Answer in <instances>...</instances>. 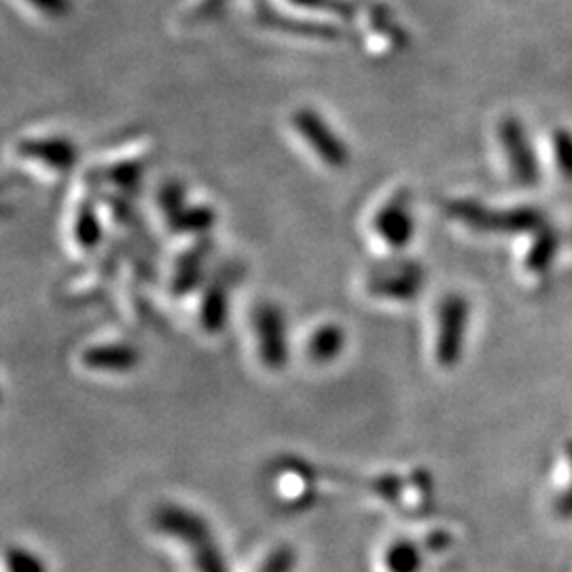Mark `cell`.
Returning <instances> with one entry per match:
<instances>
[{
  "label": "cell",
  "mask_w": 572,
  "mask_h": 572,
  "mask_svg": "<svg viewBox=\"0 0 572 572\" xmlns=\"http://www.w3.org/2000/svg\"><path fill=\"white\" fill-rule=\"evenodd\" d=\"M157 532L181 541L191 551V560L198 572H230L223 549L209 521L200 513L179 505H161L153 513Z\"/></svg>",
  "instance_id": "obj_1"
},
{
  "label": "cell",
  "mask_w": 572,
  "mask_h": 572,
  "mask_svg": "<svg viewBox=\"0 0 572 572\" xmlns=\"http://www.w3.org/2000/svg\"><path fill=\"white\" fill-rule=\"evenodd\" d=\"M445 212L456 223L481 234H534L545 227V216L537 209H488L475 200H452Z\"/></svg>",
  "instance_id": "obj_2"
},
{
  "label": "cell",
  "mask_w": 572,
  "mask_h": 572,
  "mask_svg": "<svg viewBox=\"0 0 572 572\" xmlns=\"http://www.w3.org/2000/svg\"><path fill=\"white\" fill-rule=\"evenodd\" d=\"M288 131L301 147L310 151L314 159L331 170L343 168L350 159L348 147L339 138L338 131L314 108H297L288 119Z\"/></svg>",
  "instance_id": "obj_3"
},
{
  "label": "cell",
  "mask_w": 572,
  "mask_h": 572,
  "mask_svg": "<svg viewBox=\"0 0 572 572\" xmlns=\"http://www.w3.org/2000/svg\"><path fill=\"white\" fill-rule=\"evenodd\" d=\"M470 306L458 293H449L437 308V336H435V361L443 369L460 363L467 343Z\"/></svg>",
  "instance_id": "obj_4"
},
{
  "label": "cell",
  "mask_w": 572,
  "mask_h": 572,
  "mask_svg": "<svg viewBox=\"0 0 572 572\" xmlns=\"http://www.w3.org/2000/svg\"><path fill=\"white\" fill-rule=\"evenodd\" d=\"M371 227L375 235L394 251H403L412 244L416 234V219L412 206V191L399 189L373 214Z\"/></svg>",
  "instance_id": "obj_5"
},
{
  "label": "cell",
  "mask_w": 572,
  "mask_h": 572,
  "mask_svg": "<svg viewBox=\"0 0 572 572\" xmlns=\"http://www.w3.org/2000/svg\"><path fill=\"white\" fill-rule=\"evenodd\" d=\"M426 283L424 269L414 261H392L378 265L367 276V290L375 297L392 301L416 299Z\"/></svg>",
  "instance_id": "obj_6"
},
{
  "label": "cell",
  "mask_w": 572,
  "mask_h": 572,
  "mask_svg": "<svg viewBox=\"0 0 572 572\" xmlns=\"http://www.w3.org/2000/svg\"><path fill=\"white\" fill-rule=\"evenodd\" d=\"M15 153L53 174H68L78 161L75 142L62 134H27L15 142Z\"/></svg>",
  "instance_id": "obj_7"
},
{
  "label": "cell",
  "mask_w": 572,
  "mask_h": 572,
  "mask_svg": "<svg viewBox=\"0 0 572 572\" xmlns=\"http://www.w3.org/2000/svg\"><path fill=\"white\" fill-rule=\"evenodd\" d=\"M253 327L257 333L261 363L272 371H280L288 363L286 318L280 306L263 301L253 313Z\"/></svg>",
  "instance_id": "obj_8"
},
{
  "label": "cell",
  "mask_w": 572,
  "mask_h": 572,
  "mask_svg": "<svg viewBox=\"0 0 572 572\" xmlns=\"http://www.w3.org/2000/svg\"><path fill=\"white\" fill-rule=\"evenodd\" d=\"M240 278H242V267L235 263L219 267V272L210 278L200 306V325L210 336L225 331L227 318H230L232 286L237 285Z\"/></svg>",
  "instance_id": "obj_9"
},
{
  "label": "cell",
  "mask_w": 572,
  "mask_h": 572,
  "mask_svg": "<svg viewBox=\"0 0 572 572\" xmlns=\"http://www.w3.org/2000/svg\"><path fill=\"white\" fill-rule=\"evenodd\" d=\"M498 138L509 161L513 181L521 187H534L541 179V170H539L534 149L530 145L528 131L521 126L520 119L516 117L502 119V124L498 126Z\"/></svg>",
  "instance_id": "obj_10"
},
{
  "label": "cell",
  "mask_w": 572,
  "mask_h": 572,
  "mask_svg": "<svg viewBox=\"0 0 572 572\" xmlns=\"http://www.w3.org/2000/svg\"><path fill=\"white\" fill-rule=\"evenodd\" d=\"M212 253V240L209 235H200L174 265V276H172V293L174 295H187L202 285L204 274H206V263Z\"/></svg>",
  "instance_id": "obj_11"
},
{
  "label": "cell",
  "mask_w": 572,
  "mask_h": 572,
  "mask_svg": "<svg viewBox=\"0 0 572 572\" xmlns=\"http://www.w3.org/2000/svg\"><path fill=\"white\" fill-rule=\"evenodd\" d=\"M81 361L92 371L126 373L140 363V352L130 343H98L81 354Z\"/></svg>",
  "instance_id": "obj_12"
},
{
  "label": "cell",
  "mask_w": 572,
  "mask_h": 572,
  "mask_svg": "<svg viewBox=\"0 0 572 572\" xmlns=\"http://www.w3.org/2000/svg\"><path fill=\"white\" fill-rule=\"evenodd\" d=\"M560 248V235L555 234L551 227H541L537 232V237L532 240L530 248L526 251L523 257V269L532 278H543L549 274V267L555 259V253Z\"/></svg>",
  "instance_id": "obj_13"
},
{
  "label": "cell",
  "mask_w": 572,
  "mask_h": 572,
  "mask_svg": "<svg viewBox=\"0 0 572 572\" xmlns=\"http://www.w3.org/2000/svg\"><path fill=\"white\" fill-rule=\"evenodd\" d=\"M346 348V333L336 322L320 325L308 341V357L316 364L333 363Z\"/></svg>",
  "instance_id": "obj_14"
},
{
  "label": "cell",
  "mask_w": 572,
  "mask_h": 572,
  "mask_svg": "<svg viewBox=\"0 0 572 572\" xmlns=\"http://www.w3.org/2000/svg\"><path fill=\"white\" fill-rule=\"evenodd\" d=\"M216 221L214 210L206 204H184L177 214L166 219V225L174 234L206 235Z\"/></svg>",
  "instance_id": "obj_15"
},
{
  "label": "cell",
  "mask_w": 572,
  "mask_h": 572,
  "mask_svg": "<svg viewBox=\"0 0 572 572\" xmlns=\"http://www.w3.org/2000/svg\"><path fill=\"white\" fill-rule=\"evenodd\" d=\"M75 240L83 251H94L103 242V223L94 202L83 200L75 216Z\"/></svg>",
  "instance_id": "obj_16"
},
{
  "label": "cell",
  "mask_w": 572,
  "mask_h": 572,
  "mask_svg": "<svg viewBox=\"0 0 572 572\" xmlns=\"http://www.w3.org/2000/svg\"><path fill=\"white\" fill-rule=\"evenodd\" d=\"M384 566L386 572H422L424 569L422 549L407 539L394 541L384 551Z\"/></svg>",
  "instance_id": "obj_17"
},
{
  "label": "cell",
  "mask_w": 572,
  "mask_h": 572,
  "mask_svg": "<svg viewBox=\"0 0 572 572\" xmlns=\"http://www.w3.org/2000/svg\"><path fill=\"white\" fill-rule=\"evenodd\" d=\"M551 147H553V159L560 174L572 182V131L564 128L553 131Z\"/></svg>",
  "instance_id": "obj_18"
},
{
  "label": "cell",
  "mask_w": 572,
  "mask_h": 572,
  "mask_svg": "<svg viewBox=\"0 0 572 572\" xmlns=\"http://www.w3.org/2000/svg\"><path fill=\"white\" fill-rule=\"evenodd\" d=\"M7 569L9 572H47L45 562L24 547L7 549Z\"/></svg>",
  "instance_id": "obj_19"
},
{
  "label": "cell",
  "mask_w": 572,
  "mask_h": 572,
  "mask_svg": "<svg viewBox=\"0 0 572 572\" xmlns=\"http://www.w3.org/2000/svg\"><path fill=\"white\" fill-rule=\"evenodd\" d=\"M295 566H297L295 547L280 545L267 555V560L263 562L259 572H293Z\"/></svg>",
  "instance_id": "obj_20"
},
{
  "label": "cell",
  "mask_w": 572,
  "mask_h": 572,
  "mask_svg": "<svg viewBox=\"0 0 572 572\" xmlns=\"http://www.w3.org/2000/svg\"><path fill=\"white\" fill-rule=\"evenodd\" d=\"M27 9L53 20L66 11V0H20Z\"/></svg>",
  "instance_id": "obj_21"
},
{
  "label": "cell",
  "mask_w": 572,
  "mask_h": 572,
  "mask_svg": "<svg viewBox=\"0 0 572 572\" xmlns=\"http://www.w3.org/2000/svg\"><path fill=\"white\" fill-rule=\"evenodd\" d=\"M373 488H375V495H380L382 498L394 502V500L401 496L403 481H401L396 475H384V477H380V479L373 481Z\"/></svg>",
  "instance_id": "obj_22"
},
{
  "label": "cell",
  "mask_w": 572,
  "mask_h": 572,
  "mask_svg": "<svg viewBox=\"0 0 572 572\" xmlns=\"http://www.w3.org/2000/svg\"><path fill=\"white\" fill-rule=\"evenodd\" d=\"M566 460H569V473H571V481L566 486V490L562 495L558 496L555 500V511L564 518H572V445L569 447V454H566Z\"/></svg>",
  "instance_id": "obj_23"
},
{
  "label": "cell",
  "mask_w": 572,
  "mask_h": 572,
  "mask_svg": "<svg viewBox=\"0 0 572 572\" xmlns=\"http://www.w3.org/2000/svg\"><path fill=\"white\" fill-rule=\"evenodd\" d=\"M449 545H452V537H449L447 532H443V530L431 532V534L426 537V541H424V547H426L428 551H433V553H442V551H445Z\"/></svg>",
  "instance_id": "obj_24"
},
{
  "label": "cell",
  "mask_w": 572,
  "mask_h": 572,
  "mask_svg": "<svg viewBox=\"0 0 572 572\" xmlns=\"http://www.w3.org/2000/svg\"><path fill=\"white\" fill-rule=\"evenodd\" d=\"M571 240H572V234H571Z\"/></svg>",
  "instance_id": "obj_25"
}]
</instances>
